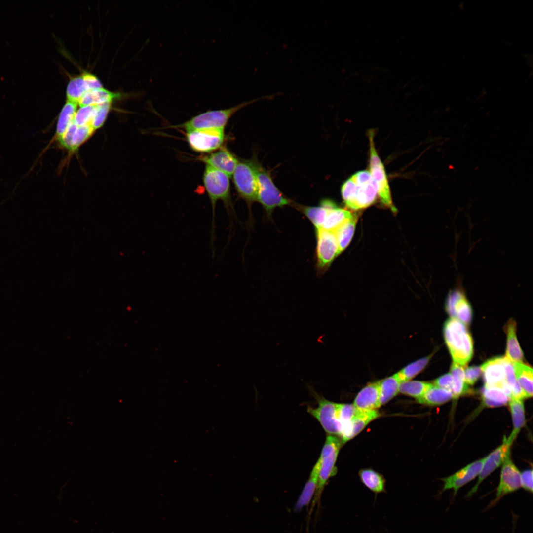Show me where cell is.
<instances>
[{
	"instance_id": "cell-1",
	"label": "cell",
	"mask_w": 533,
	"mask_h": 533,
	"mask_svg": "<svg viewBox=\"0 0 533 533\" xmlns=\"http://www.w3.org/2000/svg\"><path fill=\"white\" fill-rule=\"evenodd\" d=\"M341 193L346 206L356 210L374 203L378 189L370 172L364 170L356 172L343 184Z\"/></svg>"
},
{
	"instance_id": "cell-2",
	"label": "cell",
	"mask_w": 533,
	"mask_h": 533,
	"mask_svg": "<svg viewBox=\"0 0 533 533\" xmlns=\"http://www.w3.org/2000/svg\"><path fill=\"white\" fill-rule=\"evenodd\" d=\"M205 166L202 179L212 208L211 242L213 248L215 238V210L217 202L219 201L223 202L229 217L233 210L230 196V177L222 171Z\"/></svg>"
},
{
	"instance_id": "cell-3",
	"label": "cell",
	"mask_w": 533,
	"mask_h": 533,
	"mask_svg": "<svg viewBox=\"0 0 533 533\" xmlns=\"http://www.w3.org/2000/svg\"><path fill=\"white\" fill-rule=\"evenodd\" d=\"M443 333L453 362L465 366L473 354V340L466 325L451 317L444 325Z\"/></svg>"
},
{
	"instance_id": "cell-4",
	"label": "cell",
	"mask_w": 533,
	"mask_h": 533,
	"mask_svg": "<svg viewBox=\"0 0 533 533\" xmlns=\"http://www.w3.org/2000/svg\"><path fill=\"white\" fill-rule=\"evenodd\" d=\"M275 95L272 94L260 97L227 109L209 110L173 127L184 129L187 131L204 128H225L230 118L238 110L260 100L272 99Z\"/></svg>"
},
{
	"instance_id": "cell-5",
	"label": "cell",
	"mask_w": 533,
	"mask_h": 533,
	"mask_svg": "<svg viewBox=\"0 0 533 533\" xmlns=\"http://www.w3.org/2000/svg\"><path fill=\"white\" fill-rule=\"evenodd\" d=\"M257 180V201L264 207L268 216H271L277 207L293 205L274 184L270 174L258 161L256 162Z\"/></svg>"
},
{
	"instance_id": "cell-6",
	"label": "cell",
	"mask_w": 533,
	"mask_h": 533,
	"mask_svg": "<svg viewBox=\"0 0 533 533\" xmlns=\"http://www.w3.org/2000/svg\"><path fill=\"white\" fill-rule=\"evenodd\" d=\"M341 439L335 435H328L319 457L321 465L315 492L312 500L310 512L320 502L321 496L328 479L337 472L335 466L338 455L342 445Z\"/></svg>"
},
{
	"instance_id": "cell-7",
	"label": "cell",
	"mask_w": 533,
	"mask_h": 533,
	"mask_svg": "<svg viewBox=\"0 0 533 533\" xmlns=\"http://www.w3.org/2000/svg\"><path fill=\"white\" fill-rule=\"evenodd\" d=\"M256 159H243L238 163L232 174L234 187L239 197L249 206L257 201Z\"/></svg>"
},
{
	"instance_id": "cell-8",
	"label": "cell",
	"mask_w": 533,
	"mask_h": 533,
	"mask_svg": "<svg viewBox=\"0 0 533 533\" xmlns=\"http://www.w3.org/2000/svg\"><path fill=\"white\" fill-rule=\"evenodd\" d=\"M370 145V173L375 181L378 189V195L381 202L393 213L397 212L391 199V193L384 167L376 151L373 130L368 133Z\"/></svg>"
},
{
	"instance_id": "cell-9",
	"label": "cell",
	"mask_w": 533,
	"mask_h": 533,
	"mask_svg": "<svg viewBox=\"0 0 533 533\" xmlns=\"http://www.w3.org/2000/svg\"><path fill=\"white\" fill-rule=\"evenodd\" d=\"M186 141L195 152L211 153L223 146L224 128H204L187 131Z\"/></svg>"
},
{
	"instance_id": "cell-10",
	"label": "cell",
	"mask_w": 533,
	"mask_h": 533,
	"mask_svg": "<svg viewBox=\"0 0 533 533\" xmlns=\"http://www.w3.org/2000/svg\"><path fill=\"white\" fill-rule=\"evenodd\" d=\"M310 391L317 401L316 408L308 407V412L315 418L328 435L339 437L340 426L337 419V403L329 401L317 394L311 386Z\"/></svg>"
},
{
	"instance_id": "cell-11",
	"label": "cell",
	"mask_w": 533,
	"mask_h": 533,
	"mask_svg": "<svg viewBox=\"0 0 533 533\" xmlns=\"http://www.w3.org/2000/svg\"><path fill=\"white\" fill-rule=\"evenodd\" d=\"M315 233L317 267L320 271H323L339 255L337 239L333 231L319 229L316 230Z\"/></svg>"
},
{
	"instance_id": "cell-12",
	"label": "cell",
	"mask_w": 533,
	"mask_h": 533,
	"mask_svg": "<svg viewBox=\"0 0 533 533\" xmlns=\"http://www.w3.org/2000/svg\"><path fill=\"white\" fill-rule=\"evenodd\" d=\"M521 487V473L509 456L502 464L495 497L489 507L495 505L504 496L518 490Z\"/></svg>"
},
{
	"instance_id": "cell-13",
	"label": "cell",
	"mask_w": 533,
	"mask_h": 533,
	"mask_svg": "<svg viewBox=\"0 0 533 533\" xmlns=\"http://www.w3.org/2000/svg\"><path fill=\"white\" fill-rule=\"evenodd\" d=\"M511 445L507 441V438L504 437L502 444L485 457L482 470L479 474L477 482L467 493L466 496V497H470L476 493L481 482L502 464L505 460L510 456Z\"/></svg>"
},
{
	"instance_id": "cell-14",
	"label": "cell",
	"mask_w": 533,
	"mask_h": 533,
	"mask_svg": "<svg viewBox=\"0 0 533 533\" xmlns=\"http://www.w3.org/2000/svg\"><path fill=\"white\" fill-rule=\"evenodd\" d=\"M446 309L451 316L464 324H469L472 318V310L464 292L460 288L450 291L446 301Z\"/></svg>"
},
{
	"instance_id": "cell-15",
	"label": "cell",
	"mask_w": 533,
	"mask_h": 533,
	"mask_svg": "<svg viewBox=\"0 0 533 533\" xmlns=\"http://www.w3.org/2000/svg\"><path fill=\"white\" fill-rule=\"evenodd\" d=\"M205 165L219 170L232 176L239 160L226 147L222 146L210 154L199 157Z\"/></svg>"
},
{
	"instance_id": "cell-16",
	"label": "cell",
	"mask_w": 533,
	"mask_h": 533,
	"mask_svg": "<svg viewBox=\"0 0 533 533\" xmlns=\"http://www.w3.org/2000/svg\"><path fill=\"white\" fill-rule=\"evenodd\" d=\"M485 457L469 464L453 475L442 479L443 481V490L453 489L454 495L462 486L473 480L480 473Z\"/></svg>"
},
{
	"instance_id": "cell-17",
	"label": "cell",
	"mask_w": 533,
	"mask_h": 533,
	"mask_svg": "<svg viewBox=\"0 0 533 533\" xmlns=\"http://www.w3.org/2000/svg\"><path fill=\"white\" fill-rule=\"evenodd\" d=\"M353 404L360 411L376 410L380 408L379 381L364 386L357 394Z\"/></svg>"
},
{
	"instance_id": "cell-18",
	"label": "cell",
	"mask_w": 533,
	"mask_h": 533,
	"mask_svg": "<svg viewBox=\"0 0 533 533\" xmlns=\"http://www.w3.org/2000/svg\"><path fill=\"white\" fill-rule=\"evenodd\" d=\"M381 415L378 410L366 411H358L352 419L348 427L339 437L342 444L353 438L360 433L370 422L380 417Z\"/></svg>"
},
{
	"instance_id": "cell-19",
	"label": "cell",
	"mask_w": 533,
	"mask_h": 533,
	"mask_svg": "<svg viewBox=\"0 0 533 533\" xmlns=\"http://www.w3.org/2000/svg\"><path fill=\"white\" fill-rule=\"evenodd\" d=\"M480 367L485 385L498 386L505 381L504 357H498L488 360Z\"/></svg>"
},
{
	"instance_id": "cell-20",
	"label": "cell",
	"mask_w": 533,
	"mask_h": 533,
	"mask_svg": "<svg viewBox=\"0 0 533 533\" xmlns=\"http://www.w3.org/2000/svg\"><path fill=\"white\" fill-rule=\"evenodd\" d=\"M320 465L321 459L319 457L295 505L294 510L295 512H299L304 507L308 506L312 500L316 488Z\"/></svg>"
},
{
	"instance_id": "cell-21",
	"label": "cell",
	"mask_w": 533,
	"mask_h": 533,
	"mask_svg": "<svg viewBox=\"0 0 533 533\" xmlns=\"http://www.w3.org/2000/svg\"><path fill=\"white\" fill-rule=\"evenodd\" d=\"M334 204L331 200L324 199L318 206H306L297 204L293 205L308 218L314 226L316 230L321 228L329 209Z\"/></svg>"
},
{
	"instance_id": "cell-22",
	"label": "cell",
	"mask_w": 533,
	"mask_h": 533,
	"mask_svg": "<svg viewBox=\"0 0 533 533\" xmlns=\"http://www.w3.org/2000/svg\"><path fill=\"white\" fill-rule=\"evenodd\" d=\"M119 92H112L103 87L89 90L81 97L78 105L81 106L97 105L104 103H112L121 98Z\"/></svg>"
},
{
	"instance_id": "cell-23",
	"label": "cell",
	"mask_w": 533,
	"mask_h": 533,
	"mask_svg": "<svg viewBox=\"0 0 533 533\" xmlns=\"http://www.w3.org/2000/svg\"><path fill=\"white\" fill-rule=\"evenodd\" d=\"M523 399L511 397L509 401L511 414L513 429L507 441L512 444L521 429L525 424V413Z\"/></svg>"
},
{
	"instance_id": "cell-24",
	"label": "cell",
	"mask_w": 533,
	"mask_h": 533,
	"mask_svg": "<svg viewBox=\"0 0 533 533\" xmlns=\"http://www.w3.org/2000/svg\"><path fill=\"white\" fill-rule=\"evenodd\" d=\"M516 323L513 319L508 321L506 326L507 344L505 358L511 362H521L524 358L523 351L516 336Z\"/></svg>"
},
{
	"instance_id": "cell-25",
	"label": "cell",
	"mask_w": 533,
	"mask_h": 533,
	"mask_svg": "<svg viewBox=\"0 0 533 533\" xmlns=\"http://www.w3.org/2000/svg\"><path fill=\"white\" fill-rule=\"evenodd\" d=\"M514 374L525 398L533 395V369L521 362L512 363Z\"/></svg>"
},
{
	"instance_id": "cell-26",
	"label": "cell",
	"mask_w": 533,
	"mask_h": 533,
	"mask_svg": "<svg viewBox=\"0 0 533 533\" xmlns=\"http://www.w3.org/2000/svg\"><path fill=\"white\" fill-rule=\"evenodd\" d=\"M481 397L483 405L488 407L504 406L510 399L499 387L486 385L481 389Z\"/></svg>"
},
{
	"instance_id": "cell-27",
	"label": "cell",
	"mask_w": 533,
	"mask_h": 533,
	"mask_svg": "<svg viewBox=\"0 0 533 533\" xmlns=\"http://www.w3.org/2000/svg\"><path fill=\"white\" fill-rule=\"evenodd\" d=\"M354 216L349 211L338 208L334 203L329 209L320 229L334 232L342 224Z\"/></svg>"
},
{
	"instance_id": "cell-28",
	"label": "cell",
	"mask_w": 533,
	"mask_h": 533,
	"mask_svg": "<svg viewBox=\"0 0 533 533\" xmlns=\"http://www.w3.org/2000/svg\"><path fill=\"white\" fill-rule=\"evenodd\" d=\"M77 105L68 101L62 108L58 119L56 132L52 142L57 141L65 133L69 125L73 122L77 111Z\"/></svg>"
},
{
	"instance_id": "cell-29",
	"label": "cell",
	"mask_w": 533,
	"mask_h": 533,
	"mask_svg": "<svg viewBox=\"0 0 533 533\" xmlns=\"http://www.w3.org/2000/svg\"><path fill=\"white\" fill-rule=\"evenodd\" d=\"M453 398L451 391L438 387L434 384L428 388L419 398L418 403L429 406H437L444 404Z\"/></svg>"
},
{
	"instance_id": "cell-30",
	"label": "cell",
	"mask_w": 533,
	"mask_h": 533,
	"mask_svg": "<svg viewBox=\"0 0 533 533\" xmlns=\"http://www.w3.org/2000/svg\"><path fill=\"white\" fill-rule=\"evenodd\" d=\"M363 484L370 490L377 494L385 493V480L382 475L371 469L361 470L359 472Z\"/></svg>"
},
{
	"instance_id": "cell-31",
	"label": "cell",
	"mask_w": 533,
	"mask_h": 533,
	"mask_svg": "<svg viewBox=\"0 0 533 533\" xmlns=\"http://www.w3.org/2000/svg\"><path fill=\"white\" fill-rule=\"evenodd\" d=\"M450 372L453 379V385L451 390L453 399H457L469 392V385L465 380L463 367L453 362Z\"/></svg>"
},
{
	"instance_id": "cell-32",
	"label": "cell",
	"mask_w": 533,
	"mask_h": 533,
	"mask_svg": "<svg viewBox=\"0 0 533 533\" xmlns=\"http://www.w3.org/2000/svg\"><path fill=\"white\" fill-rule=\"evenodd\" d=\"M357 218L354 215L352 218L342 224L334 231L337 237L339 254L350 243L353 235Z\"/></svg>"
},
{
	"instance_id": "cell-33",
	"label": "cell",
	"mask_w": 533,
	"mask_h": 533,
	"mask_svg": "<svg viewBox=\"0 0 533 533\" xmlns=\"http://www.w3.org/2000/svg\"><path fill=\"white\" fill-rule=\"evenodd\" d=\"M400 383L395 374L379 381L381 406L389 402L399 393Z\"/></svg>"
},
{
	"instance_id": "cell-34",
	"label": "cell",
	"mask_w": 533,
	"mask_h": 533,
	"mask_svg": "<svg viewBox=\"0 0 533 533\" xmlns=\"http://www.w3.org/2000/svg\"><path fill=\"white\" fill-rule=\"evenodd\" d=\"M431 357L430 355L412 362L395 374L400 382L410 381L425 368Z\"/></svg>"
},
{
	"instance_id": "cell-35",
	"label": "cell",
	"mask_w": 533,
	"mask_h": 533,
	"mask_svg": "<svg viewBox=\"0 0 533 533\" xmlns=\"http://www.w3.org/2000/svg\"><path fill=\"white\" fill-rule=\"evenodd\" d=\"M432 383L419 381H408L401 382L399 392L417 399L421 397Z\"/></svg>"
},
{
	"instance_id": "cell-36",
	"label": "cell",
	"mask_w": 533,
	"mask_h": 533,
	"mask_svg": "<svg viewBox=\"0 0 533 533\" xmlns=\"http://www.w3.org/2000/svg\"><path fill=\"white\" fill-rule=\"evenodd\" d=\"M88 90L81 75L72 78L66 90L67 101L78 104L82 95Z\"/></svg>"
},
{
	"instance_id": "cell-37",
	"label": "cell",
	"mask_w": 533,
	"mask_h": 533,
	"mask_svg": "<svg viewBox=\"0 0 533 533\" xmlns=\"http://www.w3.org/2000/svg\"><path fill=\"white\" fill-rule=\"evenodd\" d=\"M358 410L353 404L337 403V419L340 426L341 434L348 427L350 421Z\"/></svg>"
},
{
	"instance_id": "cell-38",
	"label": "cell",
	"mask_w": 533,
	"mask_h": 533,
	"mask_svg": "<svg viewBox=\"0 0 533 533\" xmlns=\"http://www.w3.org/2000/svg\"><path fill=\"white\" fill-rule=\"evenodd\" d=\"M504 365L505 372V381L511 390V397L524 399V396L514 374L512 362L504 357Z\"/></svg>"
},
{
	"instance_id": "cell-39",
	"label": "cell",
	"mask_w": 533,
	"mask_h": 533,
	"mask_svg": "<svg viewBox=\"0 0 533 533\" xmlns=\"http://www.w3.org/2000/svg\"><path fill=\"white\" fill-rule=\"evenodd\" d=\"M111 108V103H104L96 106L95 111L90 125L96 131L104 124Z\"/></svg>"
},
{
	"instance_id": "cell-40",
	"label": "cell",
	"mask_w": 533,
	"mask_h": 533,
	"mask_svg": "<svg viewBox=\"0 0 533 533\" xmlns=\"http://www.w3.org/2000/svg\"><path fill=\"white\" fill-rule=\"evenodd\" d=\"M96 105L80 107L75 114L73 122L77 126L89 125L93 118Z\"/></svg>"
},
{
	"instance_id": "cell-41",
	"label": "cell",
	"mask_w": 533,
	"mask_h": 533,
	"mask_svg": "<svg viewBox=\"0 0 533 533\" xmlns=\"http://www.w3.org/2000/svg\"><path fill=\"white\" fill-rule=\"evenodd\" d=\"M95 131L89 125L77 126L73 138L72 152L77 150L91 137Z\"/></svg>"
},
{
	"instance_id": "cell-42",
	"label": "cell",
	"mask_w": 533,
	"mask_h": 533,
	"mask_svg": "<svg viewBox=\"0 0 533 533\" xmlns=\"http://www.w3.org/2000/svg\"><path fill=\"white\" fill-rule=\"evenodd\" d=\"M77 128L74 122L68 127L63 135L57 141L59 146L72 152L73 141Z\"/></svg>"
},
{
	"instance_id": "cell-43",
	"label": "cell",
	"mask_w": 533,
	"mask_h": 533,
	"mask_svg": "<svg viewBox=\"0 0 533 533\" xmlns=\"http://www.w3.org/2000/svg\"><path fill=\"white\" fill-rule=\"evenodd\" d=\"M482 373L480 367L472 366L464 370L465 380L468 385H473L477 381Z\"/></svg>"
},
{
	"instance_id": "cell-44",
	"label": "cell",
	"mask_w": 533,
	"mask_h": 533,
	"mask_svg": "<svg viewBox=\"0 0 533 533\" xmlns=\"http://www.w3.org/2000/svg\"><path fill=\"white\" fill-rule=\"evenodd\" d=\"M432 384L438 387L451 392L453 385V377L451 373L446 374L436 379Z\"/></svg>"
},
{
	"instance_id": "cell-45",
	"label": "cell",
	"mask_w": 533,
	"mask_h": 533,
	"mask_svg": "<svg viewBox=\"0 0 533 533\" xmlns=\"http://www.w3.org/2000/svg\"><path fill=\"white\" fill-rule=\"evenodd\" d=\"M81 75L88 90L103 87L101 81L94 75L89 72H84Z\"/></svg>"
},
{
	"instance_id": "cell-46",
	"label": "cell",
	"mask_w": 533,
	"mask_h": 533,
	"mask_svg": "<svg viewBox=\"0 0 533 533\" xmlns=\"http://www.w3.org/2000/svg\"><path fill=\"white\" fill-rule=\"evenodd\" d=\"M521 485L524 489L533 492V470H527L521 473Z\"/></svg>"
}]
</instances>
